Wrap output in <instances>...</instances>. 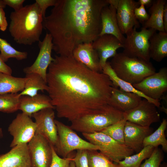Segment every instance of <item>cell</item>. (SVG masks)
<instances>
[{"label":"cell","instance_id":"6da1fadb","mask_svg":"<svg viewBox=\"0 0 167 167\" xmlns=\"http://www.w3.org/2000/svg\"><path fill=\"white\" fill-rule=\"evenodd\" d=\"M46 83L57 117L71 122L109 104L113 87L108 75L91 70L72 56H55Z\"/></svg>","mask_w":167,"mask_h":167},{"label":"cell","instance_id":"7a4b0ae2","mask_svg":"<svg viewBox=\"0 0 167 167\" xmlns=\"http://www.w3.org/2000/svg\"><path fill=\"white\" fill-rule=\"evenodd\" d=\"M107 0H56L43 28L51 36L53 50L70 56L79 44L92 43L101 30V12Z\"/></svg>","mask_w":167,"mask_h":167},{"label":"cell","instance_id":"3957f363","mask_svg":"<svg viewBox=\"0 0 167 167\" xmlns=\"http://www.w3.org/2000/svg\"><path fill=\"white\" fill-rule=\"evenodd\" d=\"M10 18L9 31L17 43L31 45L40 41L44 18L35 2L12 12Z\"/></svg>","mask_w":167,"mask_h":167},{"label":"cell","instance_id":"277c9868","mask_svg":"<svg viewBox=\"0 0 167 167\" xmlns=\"http://www.w3.org/2000/svg\"><path fill=\"white\" fill-rule=\"evenodd\" d=\"M109 62L117 76L132 85L156 72L150 62L129 56L123 52L117 53Z\"/></svg>","mask_w":167,"mask_h":167},{"label":"cell","instance_id":"5b68a950","mask_svg":"<svg viewBox=\"0 0 167 167\" xmlns=\"http://www.w3.org/2000/svg\"><path fill=\"white\" fill-rule=\"evenodd\" d=\"M123 118V112L108 104L95 113L72 121L70 127L82 133H92L100 132Z\"/></svg>","mask_w":167,"mask_h":167},{"label":"cell","instance_id":"8992f818","mask_svg":"<svg viewBox=\"0 0 167 167\" xmlns=\"http://www.w3.org/2000/svg\"><path fill=\"white\" fill-rule=\"evenodd\" d=\"M58 132V140L54 148L58 156L67 157L75 150L86 149L99 150V147L80 137L70 126L55 120Z\"/></svg>","mask_w":167,"mask_h":167},{"label":"cell","instance_id":"52a82bcc","mask_svg":"<svg viewBox=\"0 0 167 167\" xmlns=\"http://www.w3.org/2000/svg\"><path fill=\"white\" fill-rule=\"evenodd\" d=\"M156 32L154 29L143 27L139 31L133 29L126 34L122 52L129 56L150 62L149 40Z\"/></svg>","mask_w":167,"mask_h":167},{"label":"cell","instance_id":"ba28073f","mask_svg":"<svg viewBox=\"0 0 167 167\" xmlns=\"http://www.w3.org/2000/svg\"><path fill=\"white\" fill-rule=\"evenodd\" d=\"M82 134L88 141L99 147L101 153L117 163L126 157L132 155L134 152L125 144L118 143L102 132L83 133Z\"/></svg>","mask_w":167,"mask_h":167},{"label":"cell","instance_id":"9c48e42d","mask_svg":"<svg viewBox=\"0 0 167 167\" xmlns=\"http://www.w3.org/2000/svg\"><path fill=\"white\" fill-rule=\"evenodd\" d=\"M8 131L12 136L11 148L28 144L35 135L36 125L31 117L22 113H18L9 125Z\"/></svg>","mask_w":167,"mask_h":167},{"label":"cell","instance_id":"30bf717a","mask_svg":"<svg viewBox=\"0 0 167 167\" xmlns=\"http://www.w3.org/2000/svg\"><path fill=\"white\" fill-rule=\"evenodd\" d=\"M132 85L148 97L160 101L167 91V68L162 67L158 72Z\"/></svg>","mask_w":167,"mask_h":167},{"label":"cell","instance_id":"8fae6325","mask_svg":"<svg viewBox=\"0 0 167 167\" xmlns=\"http://www.w3.org/2000/svg\"><path fill=\"white\" fill-rule=\"evenodd\" d=\"M155 105L144 99L133 108L123 113L126 121L144 126L159 122L160 115Z\"/></svg>","mask_w":167,"mask_h":167},{"label":"cell","instance_id":"7c38bea8","mask_svg":"<svg viewBox=\"0 0 167 167\" xmlns=\"http://www.w3.org/2000/svg\"><path fill=\"white\" fill-rule=\"evenodd\" d=\"M32 167H50L52 152V145L41 134L36 133L27 144Z\"/></svg>","mask_w":167,"mask_h":167},{"label":"cell","instance_id":"4fadbf2b","mask_svg":"<svg viewBox=\"0 0 167 167\" xmlns=\"http://www.w3.org/2000/svg\"><path fill=\"white\" fill-rule=\"evenodd\" d=\"M53 46L52 37L47 33L43 40L38 42L39 51L35 61L31 66L24 68L23 72L38 74L46 82L47 69L54 60L51 55Z\"/></svg>","mask_w":167,"mask_h":167},{"label":"cell","instance_id":"5bb4252c","mask_svg":"<svg viewBox=\"0 0 167 167\" xmlns=\"http://www.w3.org/2000/svg\"><path fill=\"white\" fill-rule=\"evenodd\" d=\"M54 109L45 108L34 113L32 116L36 125V133L44 136L54 148L57 144L58 135Z\"/></svg>","mask_w":167,"mask_h":167},{"label":"cell","instance_id":"9a60e30c","mask_svg":"<svg viewBox=\"0 0 167 167\" xmlns=\"http://www.w3.org/2000/svg\"><path fill=\"white\" fill-rule=\"evenodd\" d=\"M139 5L138 1L134 0H119L116 16L119 28L123 35L134 28H139V23L134 13L135 8Z\"/></svg>","mask_w":167,"mask_h":167},{"label":"cell","instance_id":"2e32d148","mask_svg":"<svg viewBox=\"0 0 167 167\" xmlns=\"http://www.w3.org/2000/svg\"><path fill=\"white\" fill-rule=\"evenodd\" d=\"M92 44L98 53L102 68L109 58H113L117 54L118 49L123 47V45L117 38L110 34L99 36Z\"/></svg>","mask_w":167,"mask_h":167},{"label":"cell","instance_id":"e0dca14e","mask_svg":"<svg viewBox=\"0 0 167 167\" xmlns=\"http://www.w3.org/2000/svg\"><path fill=\"white\" fill-rule=\"evenodd\" d=\"M152 131L150 126H142L126 121L124 128V144L134 151L139 152L143 148L144 139Z\"/></svg>","mask_w":167,"mask_h":167},{"label":"cell","instance_id":"ac0fdd59","mask_svg":"<svg viewBox=\"0 0 167 167\" xmlns=\"http://www.w3.org/2000/svg\"><path fill=\"white\" fill-rule=\"evenodd\" d=\"M0 167H32L27 144L16 145L0 155Z\"/></svg>","mask_w":167,"mask_h":167},{"label":"cell","instance_id":"d6986e66","mask_svg":"<svg viewBox=\"0 0 167 167\" xmlns=\"http://www.w3.org/2000/svg\"><path fill=\"white\" fill-rule=\"evenodd\" d=\"M72 56L76 60L91 70L102 72L98 55L93 48L92 43L79 44L74 50Z\"/></svg>","mask_w":167,"mask_h":167},{"label":"cell","instance_id":"ffe728a7","mask_svg":"<svg viewBox=\"0 0 167 167\" xmlns=\"http://www.w3.org/2000/svg\"><path fill=\"white\" fill-rule=\"evenodd\" d=\"M116 12L117 9L110 5L102 8L101 12V30L100 36L105 34L113 35L123 45L125 37L119 28Z\"/></svg>","mask_w":167,"mask_h":167},{"label":"cell","instance_id":"44dd1931","mask_svg":"<svg viewBox=\"0 0 167 167\" xmlns=\"http://www.w3.org/2000/svg\"><path fill=\"white\" fill-rule=\"evenodd\" d=\"M142 99L135 93L113 87L109 105L123 113L135 107Z\"/></svg>","mask_w":167,"mask_h":167},{"label":"cell","instance_id":"7402d4cb","mask_svg":"<svg viewBox=\"0 0 167 167\" xmlns=\"http://www.w3.org/2000/svg\"><path fill=\"white\" fill-rule=\"evenodd\" d=\"M48 108L54 109L48 96L37 94L33 96H22L20 97L19 110L30 117L34 113Z\"/></svg>","mask_w":167,"mask_h":167},{"label":"cell","instance_id":"603a6c76","mask_svg":"<svg viewBox=\"0 0 167 167\" xmlns=\"http://www.w3.org/2000/svg\"><path fill=\"white\" fill-rule=\"evenodd\" d=\"M102 72L108 76L112 82L113 87L119 88L120 90L125 92L135 93L153 103L157 108L160 107L161 103L159 101L154 100L148 97L136 89L132 84L118 78L111 67L109 62L107 61L102 68Z\"/></svg>","mask_w":167,"mask_h":167},{"label":"cell","instance_id":"cb8c5ba5","mask_svg":"<svg viewBox=\"0 0 167 167\" xmlns=\"http://www.w3.org/2000/svg\"><path fill=\"white\" fill-rule=\"evenodd\" d=\"M151 58L160 62L167 56V32H155L150 38Z\"/></svg>","mask_w":167,"mask_h":167},{"label":"cell","instance_id":"d4e9b609","mask_svg":"<svg viewBox=\"0 0 167 167\" xmlns=\"http://www.w3.org/2000/svg\"><path fill=\"white\" fill-rule=\"evenodd\" d=\"M167 3L166 0H153L149 7L150 15L143 27L151 28L159 32H165L163 24V17L164 8Z\"/></svg>","mask_w":167,"mask_h":167},{"label":"cell","instance_id":"484cf974","mask_svg":"<svg viewBox=\"0 0 167 167\" xmlns=\"http://www.w3.org/2000/svg\"><path fill=\"white\" fill-rule=\"evenodd\" d=\"M26 74L24 89L19 93L21 96H33L38 94L39 91H47L46 82L41 75L34 73Z\"/></svg>","mask_w":167,"mask_h":167},{"label":"cell","instance_id":"4316f807","mask_svg":"<svg viewBox=\"0 0 167 167\" xmlns=\"http://www.w3.org/2000/svg\"><path fill=\"white\" fill-rule=\"evenodd\" d=\"M26 79L13 76L0 72V94L18 93L23 91Z\"/></svg>","mask_w":167,"mask_h":167},{"label":"cell","instance_id":"83f0119b","mask_svg":"<svg viewBox=\"0 0 167 167\" xmlns=\"http://www.w3.org/2000/svg\"><path fill=\"white\" fill-rule=\"evenodd\" d=\"M167 126V119L163 118L160 126L153 132L146 137L143 143V147L151 145L154 148L161 145L163 151L167 152V140L165 131Z\"/></svg>","mask_w":167,"mask_h":167},{"label":"cell","instance_id":"f1b7e54d","mask_svg":"<svg viewBox=\"0 0 167 167\" xmlns=\"http://www.w3.org/2000/svg\"><path fill=\"white\" fill-rule=\"evenodd\" d=\"M154 148L151 145L144 147L138 153L126 157L117 164L119 167H139L142 161L150 156Z\"/></svg>","mask_w":167,"mask_h":167},{"label":"cell","instance_id":"f546056e","mask_svg":"<svg viewBox=\"0 0 167 167\" xmlns=\"http://www.w3.org/2000/svg\"><path fill=\"white\" fill-rule=\"evenodd\" d=\"M0 55L1 58L5 62L10 58H14L21 61L26 59L28 53L16 49L11 44L4 39L0 37Z\"/></svg>","mask_w":167,"mask_h":167},{"label":"cell","instance_id":"4dcf8cb0","mask_svg":"<svg viewBox=\"0 0 167 167\" xmlns=\"http://www.w3.org/2000/svg\"><path fill=\"white\" fill-rule=\"evenodd\" d=\"M19 93L0 94V111L11 113L19 110Z\"/></svg>","mask_w":167,"mask_h":167},{"label":"cell","instance_id":"1f68e13d","mask_svg":"<svg viewBox=\"0 0 167 167\" xmlns=\"http://www.w3.org/2000/svg\"><path fill=\"white\" fill-rule=\"evenodd\" d=\"M89 167H119L97 150H88Z\"/></svg>","mask_w":167,"mask_h":167},{"label":"cell","instance_id":"d6a6232c","mask_svg":"<svg viewBox=\"0 0 167 167\" xmlns=\"http://www.w3.org/2000/svg\"><path fill=\"white\" fill-rule=\"evenodd\" d=\"M126 121L123 118L103 129L100 132L108 135L118 143L124 144V128Z\"/></svg>","mask_w":167,"mask_h":167},{"label":"cell","instance_id":"836d02e7","mask_svg":"<svg viewBox=\"0 0 167 167\" xmlns=\"http://www.w3.org/2000/svg\"><path fill=\"white\" fill-rule=\"evenodd\" d=\"M163 158V154L158 147L154 148L150 156L139 167H159Z\"/></svg>","mask_w":167,"mask_h":167},{"label":"cell","instance_id":"e575fe53","mask_svg":"<svg viewBox=\"0 0 167 167\" xmlns=\"http://www.w3.org/2000/svg\"><path fill=\"white\" fill-rule=\"evenodd\" d=\"M52 157L50 167H70L72 158L75 156L71 153L66 158L61 157L57 154L52 146Z\"/></svg>","mask_w":167,"mask_h":167},{"label":"cell","instance_id":"d590c367","mask_svg":"<svg viewBox=\"0 0 167 167\" xmlns=\"http://www.w3.org/2000/svg\"><path fill=\"white\" fill-rule=\"evenodd\" d=\"M72 160L75 167H89L88 158V150H77L76 153Z\"/></svg>","mask_w":167,"mask_h":167},{"label":"cell","instance_id":"8d00e7d4","mask_svg":"<svg viewBox=\"0 0 167 167\" xmlns=\"http://www.w3.org/2000/svg\"><path fill=\"white\" fill-rule=\"evenodd\" d=\"M134 13L139 23L143 24L148 20L149 17V15L147 12L145 6L143 5H140L136 8Z\"/></svg>","mask_w":167,"mask_h":167},{"label":"cell","instance_id":"74e56055","mask_svg":"<svg viewBox=\"0 0 167 167\" xmlns=\"http://www.w3.org/2000/svg\"><path fill=\"white\" fill-rule=\"evenodd\" d=\"M56 0H36L35 2L38 5L44 18L45 16L47 9L49 7L54 6Z\"/></svg>","mask_w":167,"mask_h":167},{"label":"cell","instance_id":"f35d334b","mask_svg":"<svg viewBox=\"0 0 167 167\" xmlns=\"http://www.w3.org/2000/svg\"><path fill=\"white\" fill-rule=\"evenodd\" d=\"M6 6L12 8L14 11H17L21 9L24 6L23 4L24 0H3Z\"/></svg>","mask_w":167,"mask_h":167},{"label":"cell","instance_id":"ab89813d","mask_svg":"<svg viewBox=\"0 0 167 167\" xmlns=\"http://www.w3.org/2000/svg\"><path fill=\"white\" fill-rule=\"evenodd\" d=\"M8 23L3 8H0V30L3 32L6 30Z\"/></svg>","mask_w":167,"mask_h":167},{"label":"cell","instance_id":"60d3db41","mask_svg":"<svg viewBox=\"0 0 167 167\" xmlns=\"http://www.w3.org/2000/svg\"><path fill=\"white\" fill-rule=\"evenodd\" d=\"M0 72L11 75L12 71L10 67L7 65L2 59L0 55Z\"/></svg>","mask_w":167,"mask_h":167},{"label":"cell","instance_id":"b9f144b4","mask_svg":"<svg viewBox=\"0 0 167 167\" xmlns=\"http://www.w3.org/2000/svg\"><path fill=\"white\" fill-rule=\"evenodd\" d=\"M163 21L165 31L167 32V3H166L164 8Z\"/></svg>","mask_w":167,"mask_h":167},{"label":"cell","instance_id":"7bdbcfd3","mask_svg":"<svg viewBox=\"0 0 167 167\" xmlns=\"http://www.w3.org/2000/svg\"><path fill=\"white\" fill-rule=\"evenodd\" d=\"M153 0H139L138 1L140 5L146 6L147 8L150 7L152 4Z\"/></svg>","mask_w":167,"mask_h":167},{"label":"cell","instance_id":"ee69618b","mask_svg":"<svg viewBox=\"0 0 167 167\" xmlns=\"http://www.w3.org/2000/svg\"><path fill=\"white\" fill-rule=\"evenodd\" d=\"M119 0H107L109 5H110L117 9Z\"/></svg>","mask_w":167,"mask_h":167},{"label":"cell","instance_id":"f6af8a7d","mask_svg":"<svg viewBox=\"0 0 167 167\" xmlns=\"http://www.w3.org/2000/svg\"><path fill=\"white\" fill-rule=\"evenodd\" d=\"M6 6V5L4 3L3 0H0V8L4 9Z\"/></svg>","mask_w":167,"mask_h":167},{"label":"cell","instance_id":"bcb514c9","mask_svg":"<svg viewBox=\"0 0 167 167\" xmlns=\"http://www.w3.org/2000/svg\"><path fill=\"white\" fill-rule=\"evenodd\" d=\"M70 167H75L74 163L72 160L71 162Z\"/></svg>","mask_w":167,"mask_h":167},{"label":"cell","instance_id":"7dc6e473","mask_svg":"<svg viewBox=\"0 0 167 167\" xmlns=\"http://www.w3.org/2000/svg\"><path fill=\"white\" fill-rule=\"evenodd\" d=\"M3 135L2 130V128H0V139L2 138Z\"/></svg>","mask_w":167,"mask_h":167},{"label":"cell","instance_id":"c3c4849f","mask_svg":"<svg viewBox=\"0 0 167 167\" xmlns=\"http://www.w3.org/2000/svg\"><path fill=\"white\" fill-rule=\"evenodd\" d=\"M163 167H167V165H165Z\"/></svg>","mask_w":167,"mask_h":167}]
</instances>
